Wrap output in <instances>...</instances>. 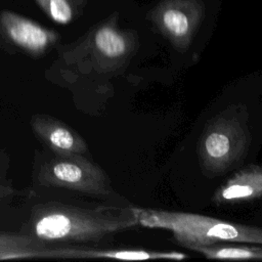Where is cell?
<instances>
[{
	"mask_svg": "<svg viewBox=\"0 0 262 262\" xmlns=\"http://www.w3.org/2000/svg\"><path fill=\"white\" fill-rule=\"evenodd\" d=\"M138 224L134 208L98 206L81 208L47 203L34 208L26 234L46 245L97 242Z\"/></svg>",
	"mask_w": 262,
	"mask_h": 262,
	"instance_id": "obj_1",
	"label": "cell"
},
{
	"mask_svg": "<svg viewBox=\"0 0 262 262\" xmlns=\"http://www.w3.org/2000/svg\"><path fill=\"white\" fill-rule=\"evenodd\" d=\"M133 208L138 224L171 231L178 244L190 250L222 242L262 245V230L256 226L194 213Z\"/></svg>",
	"mask_w": 262,
	"mask_h": 262,
	"instance_id": "obj_2",
	"label": "cell"
},
{
	"mask_svg": "<svg viewBox=\"0 0 262 262\" xmlns=\"http://www.w3.org/2000/svg\"><path fill=\"white\" fill-rule=\"evenodd\" d=\"M248 119L245 105L231 104L208 123L199 143L204 174L209 177L220 176L245 158L251 142Z\"/></svg>",
	"mask_w": 262,
	"mask_h": 262,
	"instance_id": "obj_3",
	"label": "cell"
},
{
	"mask_svg": "<svg viewBox=\"0 0 262 262\" xmlns=\"http://www.w3.org/2000/svg\"><path fill=\"white\" fill-rule=\"evenodd\" d=\"M136 47V33L121 29L118 13H113L64 50L63 55L67 59L88 58L98 68L112 70L123 66L132 56Z\"/></svg>",
	"mask_w": 262,
	"mask_h": 262,
	"instance_id": "obj_4",
	"label": "cell"
},
{
	"mask_svg": "<svg viewBox=\"0 0 262 262\" xmlns=\"http://www.w3.org/2000/svg\"><path fill=\"white\" fill-rule=\"evenodd\" d=\"M43 186L66 188L94 195L111 192L108 177L95 164L82 155H55L44 164L37 175Z\"/></svg>",
	"mask_w": 262,
	"mask_h": 262,
	"instance_id": "obj_5",
	"label": "cell"
},
{
	"mask_svg": "<svg viewBox=\"0 0 262 262\" xmlns=\"http://www.w3.org/2000/svg\"><path fill=\"white\" fill-rule=\"evenodd\" d=\"M203 0H162L148 17L178 51L190 46L203 20Z\"/></svg>",
	"mask_w": 262,
	"mask_h": 262,
	"instance_id": "obj_6",
	"label": "cell"
},
{
	"mask_svg": "<svg viewBox=\"0 0 262 262\" xmlns=\"http://www.w3.org/2000/svg\"><path fill=\"white\" fill-rule=\"evenodd\" d=\"M0 34L5 41L35 57L46 53L59 39L55 31L6 9L0 12Z\"/></svg>",
	"mask_w": 262,
	"mask_h": 262,
	"instance_id": "obj_7",
	"label": "cell"
},
{
	"mask_svg": "<svg viewBox=\"0 0 262 262\" xmlns=\"http://www.w3.org/2000/svg\"><path fill=\"white\" fill-rule=\"evenodd\" d=\"M35 134L55 155H83L87 144L74 129L66 123L46 115H36L31 120Z\"/></svg>",
	"mask_w": 262,
	"mask_h": 262,
	"instance_id": "obj_8",
	"label": "cell"
},
{
	"mask_svg": "<svg viewBox=\"0 0 262 262\" xmlns=\"http://www.w3.org/2000/svg\"><path fill=\"white\" fill-rule=\"evenodd\" d=\"M262 195V170L258 165H249L235 172L212 195L215 206L244 203Z\"/></svg>",
	"mask_w": 262,
	"mask_h": 262,
	"instance_id": "obj_9",
	"label": "cell"
},
{
	"mask_svg": "<svg viewBox=\"0 0 262 262\" xmlns=\"http://www.w3.org/2000/svg\"><path fill=\"white\" fill-rule=\"evenodd\" d=\"M187 256L176 251H150L128 249H92L81 247H51L49 258L92 259L110 258L121 260H182Z\"/></svg>",
	"mask_w": 262,
	"mask_h": 262,
	"instance_id": "obj_10",
	"label": "cell"
},
{
	"mask_svg": "<svg viewBox=\"0 0 262 262\" xmlns=\"http://www.w3.org/2000/svg\"><path fill=\"white\" fill-rule=\"evenodd\" d=\"M50 248L26 233H0V260L49 258Z\"/></svg>",
	"mask_w": 262,
	"mask_h": 262,
	"instance_id": "obj_11",
	"label": "cell"
},
{
	"mask_svg": "<svg viewBox=\"0 0 262 262\" xmlns=\"http://www.w3.org/2000/svg\"><path fill=\"white\" fill-rule=\"evenodd\" d=\"M192 251L203 254L208 259L229 260H262L261 245L222 242L209 246H202Z\"/></svg>",
	"mask_w": 262,
	"mask_h": 262,
	"instance_id": "obj_12",
	"label": "cell"
},
{
	"mask_svg": "<svg viewBox=\"0 0 262 262\" xmlns=\"http://www.w3.org/2000/svg\"><path fill=\"white\" fill-rule=\"evenodd\" d=\"M43 12L58 25H69L85 8L87 0H34Z\"/></svg>",
	"mask_w": 262,
	"mask_h": 262,
	"instance_id": "obj_13",
	"label": "cell"
},
{
	"mask_svg": "<svg viewBox=\"0 0 262 262\" xmlns=\"http://www.w3.org/2000/svg\"><path fill=\"white\" fill-rule=\"evenodd\" d=\"M13 193V188L4 180V175L2 174V171L0 169V203L2 200L7 198L8 195H11Z\"/></svg>",
	"mask_w": 262,
	"mask_h": 262,
	"instance_id": "obj_14",
	"label": "cell"
}]
</instances>
